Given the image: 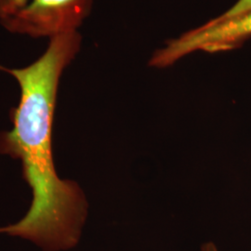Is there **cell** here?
I'll return each mask as SVG.
<instances>
[{"instance_id": "cell-1", "label": "cell", "mask_w": 251, "mask_h": 251, "mask_svg": "<svg viewBox=\"0 0 251 251\" xmlns=\"http://www.w3.org/2000/svg\"><path fill=\"white\" fill-rule=\"evenodd\" d=\"M81 45L80 33L73 32L50 39L44 53L25 67L0 66L21 90L18 106L10 111L13 127L0 132V153L21 161L23 178L33 195L26 215L15 225L0 227V233L30 240L44 251L75 248L88 215L83 191L75 181L59 178L52 153L60 79Z\"/></svg>"}, {"instance_id": "cell-2", "label": "cell", "mask_w": 251, "mask_h": 251, "mask_svg": "<svg viewBox=\"0 0 251 251\" xmlns=\"http://www.w3.org/2000/svg\"><path fill=\"white\" fill-rule=\"evenodd\" d=\"M251 36V11L231 18H217L175 37L154 51L149 65L163 69L198 51L208 53L238 48Z\"/></svg>"}, {"instance_id": "cell-3", "label": "cell", "mask_w": 251, "mask_h": 251, "mask_svg": "<svg viewBox=\"0 0 251 251\" xmlns=\"http://www.w3.org/2000/svg\"><path fill=\"white\" fill-rule=\"evenodd\" d=\"M93 0H29L0 25L8 32L33 38L51 39L77 32L90 15Z\"/></svg>"}, {"instance_id": "cell-4", "label": "cell", "mask_w": 251, "mask_h": 251, "mask_svg": "<svg viewBox=\"0 0 251 251\" xmlns=\"http://www.w3.org/2000/svg\"><path fill=\"white\" fill-rule=\"evenodd\" d=\"M29 0H0V19L8 17L24 8Z\"/></svg>"}, {"instance_id": "cell-5", "label": "cell", "mask_w": 251, "mask_h": 251, "mask_svg": "<svg viewBox=\"0 0 251 251\" xmlns=\"http://www.w3.org/2000/svg\"><path fill=\"white\" fill-rule=\"evenodd\" d=\"M248 11H251V0H237L231 8H229L217 18H231Z\"/></svg>"}, {"instance_id": "cell-6", "label": "cell", "mask_w": 251, "mask_h": 251, "mask_svg": "<svg viewBox=\"0 0 251 251\" xmlns=\"http://www.w3.org/2000/svg\"><path fill=\"white\" fill-rule=\"evenodd\" d=\"M201 251H218V250L213 243L209 242L203 245V247L201 248Z\"/></svg>"}]
</instances>
